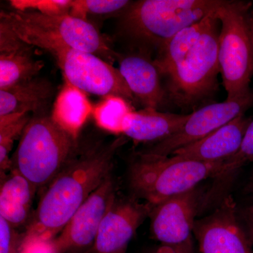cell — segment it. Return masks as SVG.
Instances as JSON below:
<instances>
[{"label": "cell", "mask_w": 253, "mask_h": 253, "mask_svg": "<svg viewBox=\"0 0 253 253\" xmlns=\"http://www.w3.org/2000/svg\"><path fill=\"white\" fill-rule=\"evenodd\" d=\"M72 0H11L15 11L38 12L46 16L69 15Z\"/></svg>", "instance_id": "25"}, {"label": "cell", "mask_w": 253, "mask_h": 253, "mask_svg": "<svg viewBox=\"0 0 253 253\" xmlns=\"http://www.w3.org/2000/svg\"><path fill=\"white\" fill-rule=\"evenodd\" d=\"M194 234L200 253H253L251 238L243 227L231 196L211 214L195 222Z\"/></svg>", "instance_id": "11"}, {"label": "cell", "mask_w": 253, "mask_h": 253, "mask_svg": "<svg viewBox=\"0 0 253 253\" xmlns=\"http://www.w3.org/2000/svg\"><path fill=\"white\" fill-rule=\"evenodd\" d=\"M247 191L249 193H253V174L252 176H251V180H250V182L249 184H248L247 186Z\"/></svg>", "instance_id": "32"}, {"label": "cell", "mask_w": 253, "mask_h": 253, "mask_svg": "<svg viewBox=\"0 0 253 253\" xmlns=\"http://www.w3.org/2000/svg\"><path fill=\"white\" fill-rule=\"evenodd\" d=\"M0 21L32 46L41 42H56L96 55L111 65L116 61L117 54L95 26L71 15L46 16L33 11H1Z\"/></svg>", "instance_id": "6"}, {"label": "cell", "mask_w": 253, "mask_h": 253, "mask_svg": "<svg viewBox=\"0 0 253 253\" xmlns=\"http://www.w3.org/2000/svg\"><path fill=\"white\" fill-rule=\"evenodd\" d=\"M3 178L0 190V217L14 228L29 224L36 188L14 169Z\"/></svg>", "instance_id": "20"}, {"label": "cell", "mask_w": 253, "mask_h": 253, "mask_svg": "<svg viewBox=\"0 0 253 253\" xmlns=\"http://www.w3.org/2000/svg\"><path fill=\"white\" fill-rule=\"evenodd\" d=\"M131 2L127 0H72L69 15L87 21L89 15L122 14Z\"/></svg>", "instance_id": "24"}, {"label": "cell", "mask_w": 253, "mask_h": 253, "mask_svg": "<svg viewBox=\"0 0 253 253\" xmlns=\"http://www.w3.org/2000/svg\"><path fill=\"white\" fill-rule=\"evenodd\" d=\"M201 198L202 194L196 187L154 206L149 217L154 239L165 246L192 244Z\"/></svg>", "instance_id": "12"}, {"label": "cell", "mask_w": 253, "mask_h": 253, "mask_svg": "<svg viewBox=\"0 0 253 253\" xmlns=\"http://www.w3.org/2000/svg\"><path fill=\"white\" fill-rule=\"evenodd\" d=\"M125 141L119 138L70 160L45 188L24 238L52 241L59 235L82 205L111 175L115 155Z\"/></svg>", "instance_id": "1"}, {"label": "cell", "mask_w": 253, "mask_h": 253, "mask_svg": "<svg viewBox=\"0 0 253 253\" xmlns=\"http://www.w3.org/2000/svg\"><path fill=\"white\" fill-rule=\"evenodd\" d=\"M33 46L0 21V89L37 77L44 66L35 59Z\"/></svg>", "instance_id": "15"}, {"label": "cell", "mask_w": 253, "mask_h": 253, "mask_svg": "<svg viewBox=\"0 0 253 253\" xmlns=\"http://www.w3.org/2000/svg\"><path fill=\"white\" fill-rule=\"evenodd\" d=\"M216 9L197 22L182 28L159 49L158 57L154 61L161 74L169 76L176 65L196 45L215 16Z\"/></svg>", "instance_id": "21"}, {"label": "cell", "mask_w": 253, "mask_h": 253, "mask_svg": "<svg viewBox=\"0 0 253 253\" xmlns=\"http://www.w3.org/2000/svg\"><path fill=\"white\" fill-rule=\"evenodd\" d=\"M252 121L245 114L241 115L206 137L176 150L169 156L204 163L228 159L239 151L245 133Z\"/></svg>", "instance_id": "14"}, {"label": "cell", "mask_w": 253, "mask_h": 253, "mask_svg": "<svg viewBox=\"0 0 253 253\" xmlns=\"http://www.w3.org/2000/svg\"><path fill=\"white\" fill-rule=\"evenodd\" d=\"M154 206L116 199L100 226L93 253L126 252L129 241Z\"/></svg>", "instance_id": "13"}, {"label": "cell", "mask_w": 253, "mask_h": 253, "mask_svg": "<svg viewBox=\"0 0 253 253\" xmlns=\"http://www.w3.org/2000/svg\"><path fill=\"white\" fill-rule=\"evenodd\" d=\"M53 94L52 84L37 77L0 89V116L19 113L45 115Z\"/></svg>", "instance_id": "18"}, {"label": "cell", "mask_w": 253, "mask_h": 253, "mask_svg": "<svg viewBox=\"0 0 253 253\" xmlns=\"http://www.w3.org/2000/svg\"><path fill=\"white\" fill-rule=\"evenodd\" d=\"M227 173L226 160L204 163L139 152L129 166L128 181L136 198L155 206L195 189L208 178Z\"/></svg>", "instance_id": "2"}, {"label": "cell", "mask_w": 253, "mask_h": 253, "mask_svg": "<svg viewBox=\"0 0 253 253\" xmlns=\"http://www.w3.org/2000/svg\"><path fill=\"white\" fill-rule=\"evenodd\" d=\"M134 110L130 101L121 96L109 95L94 106L91 116L100 129L118 135L123 134L125 123Z\"/></svg>", "instance_id": "22"}, {"label": "cell", "mask_w": 253, "mask_h": 253, "mask_svg": "<svg viewBox=\"0 0 253 253\" xmlns=\"http://www.w3.org/2000/svg\"><path fill=\"white\" fill-rule=\"evenodd\" d=\"M116 199L114 184L110 175L52 240L56 253H88L92 251L101 222Z\"/></svg>", "instance_id": "10"}, {"label": "cell", "mask_w": 253, "mask_h": 253, "mask_svg": "<svg viewBox=\"0 0 253 253\" xmlns=\"http://www.w3.org/2000/svg\"><path fill=\"white\" fill-rule=\"evenodd\" d=\"M253 161V120L250 123L241 148L237 154L226 160L228 172L235 171L246 163Z\"/></svg>", "instance_id": "26"}, {"label": "cell", "mask_w": 253, "mask_h": 253, "mask_svg": "<svg viewBox=\"0 0 253 253\" xmlns=\"http://www.w3.org/2000/svg\"><path fill=\"white\" fill-rule=\"evenodd\" d=\"M36 46L54 58L65 81L84 92L104 97L116 95L129 101L134 100V95L118 68L96 55L56 42H41Z\"/></svg>", "instance_id": "7"}, {"label": "cell", "mask_w": 253, "mask_h": 253, "mask_svg": "<svg viewBox=\"0 0 253 253\" xmlns=\"http://www.w3.org/2000/svg\"><path fill=\"white\" fill-rule=\"evenodd\" d=\"M151 253H194L192 244L181 246H165L161 245Z\"/></svg>", "instance_id": "29"}, {"label": "cell", "mask_w": 253, "mask_h": 253, "mask_svg": "<svg viewBox=\"0 0 253 253\" xmlns=\"http://www.w3.org/2000/svg\"><path fill=\"white\" fill-rule=\"evenodd\" d=\"M253 106V91L235 100L208 105L194 112L182 128L168 139L140 151L158 157H168L183 146L206 137L208 134L231 122Z\"/></svg>", "instance_id": "9"}, {"label": "cell", "mask_w": 253, "mask_h": 253, "mask_svg": "<svg viewBox=\"0 0 253 253\" xmlns=\"http://www.w3.org/2000/svg\"><path fill=\"white\" fill-rule=\"evenodd\" d=\"M23 238L16 228L0 217V253H20Z\"/></svg>", "instance_id": "27"}, {"label": "cell", "mask_w": 253, "mask_h": 253, "mask_svg": "<svg viewBox=\"0 0 253 253\" xmlns=\"http://www.w3.org/2000/svg\"><path fill=\"white\" fill-rule=\"evenodd\" d=\"M118 70L134 97L144 108L157 109L165 101L164 90L160 81L159 71L154 61L143 54L119 56Z\"/></svg>", "instance_id": "16"}, {"label": "cell", "mask_w": 253, "mask_h": 253, "mask_svg": "<svg viewBox=\"0 0 253 253\" xmlns=\"http://www.w3.org/2000/svg\"><path fill=\"white\" fill-rule=\"evenodd\" d=\"M219 25L215 14L196 45L168 76L169 90L179 102H194L214 89L219 73Z\"/></svg>", "instance_id": "8"}, {"label": "cell", "mask_w": 253, "mask_h": 253, "mask_svg": "<svg viewBox=\"0 0 253 253\" xmlns=\"http://www.w3.org/2000/svg\"><path fill=\"white\" fill-rule=\"evenodd\" d=\"M31 119L29 113H19L0 116V169L1 174L11 170L9 154L14 141L21 136L25 127Z\"/></svg>", "instance_id": "23"}, {"label": "cell", "mask_w": 253, "mask_h": 253, "mask_svg": "<svg viewBox=\"0 0 253 253\" xmlns=\"http://www.w3.org/2000/svg\"><path fill=\"white\" fill-rule=\"evenodd\" d=\"M189 114L160 112L157 109L144 108L128 116L123 134L136 144L160 142L180 130Z\"/></svg>", "instance_id": "17"}, {"label": "cell", "mask_w": 253, "mask_h": 253, "mask_svg": "<svg viewBox=\"0 0 253 253\" xmlns=\"http://www.w3.org/2000/svg\"><path fill=\"white\" fill-rule=\"evenodd\" d=\"M244 216L249 229L250 238L253 241V201L246 208Z\"/></svg>", "instance_id": "30"}, {"label": "cell", "mask_w": 253, "mask_h": 253, "mask_svg": "<svg viewBox=\"0 0 253 253\" xmlns=\"http://www.w3.org/2000/svg\"><path fill=\"white\" fill-rule=\"evenodd\" d=\"M76 142L51 116H33L11 158V170L24 176L37 190L45 189L69 162Z\"/></svg>", "instance_id": "4"}, {"label": "cell", "mask_w": 253, "mask_h": 253, "mask_svg": "<svg viewBox=\"0 0 253 253\" xmlns=\"http://www.w3.org/2000/svg\"><path fill=\"white\" fill-rule=\"evenodd\" d=\"M249 23L250 32H251V38H252L253 44V11L251 9L249 14Z\"/></svg>", "instance_id": "31"}, {"label": "cell", "mask_w": 253, "mask_h": 253, "mask_svg": "<svg viewBox=\"0 0 253 253\" xmlns=\"http://www.w3.org/2000/svg\"><path fill=\"white\" fill-rule=\"evenodd\" d=\"M126 252H122V253H126Z\"/></svg>", "instance_id": "33"}, {"label": "cell", "mask_w": 253, "mask_h": 253, "mask_svg": "<svg viewBox=\"0 0 253 253\" xmlns=\"http://www.w3.org/2000/svg\"><path fill=\"white\" fill-rule=\"evenodd\" d=\"M93 109L94 106L86 93L65 81L55 100L51 118L60 129L76 141L82 128L92 115Z\"/></svg>", "instance_id": "19"}, {"label": "cell", "mask_w": 253, "mask_h": 253, "mask_svg": "<svg viewBox=\"0 0 253 253\" xmlns=\"http://www.w3.org/2000/svg\"><path fill=\"white\" fill-rule=\"evenodd\" d=\"M20 253H56L52 241L38 238H23Z\"/></svg>", "instance_id": "28"}, {"label": "cell", "mask_w": 253, "mask_h": 253, "mask_svg": "<svg viewBox=\"0 0 253 253\" xmlns=\"http://www.w3.org/2000/svg\"><path fill=\"white\" fill-rule=\"evenodd\" d=\"M252 4L246 1H222L215 10L220 23L219 36V73L227 100L249 94L253 76V44L249 14Z\"/></svg>", "instance_id": "5"}, {"label": "cell", "mask_w": 253, "mask_h": 253, "mask_svg": "<svg viewBox=\"0 0 253 253\" xmlns=\"http://www.w3.org/2000/svg\"></svg>", "instance_id": "34"}, {"label": "cell", "mask_w": 253, "mask_h": 253, "mask_svg": "<svg viewBox=\"0 0 253 253\" xmlns=\"http://www.w3.org/2000/svg\"><path fill=\"white\" fill-rule=\"evenodd\" d=\"M219 0H141L121 14L125 36L158 50L182 28L200 21L216 9Z\"/></svg>", "instance_id": "3"}]
</instances>
